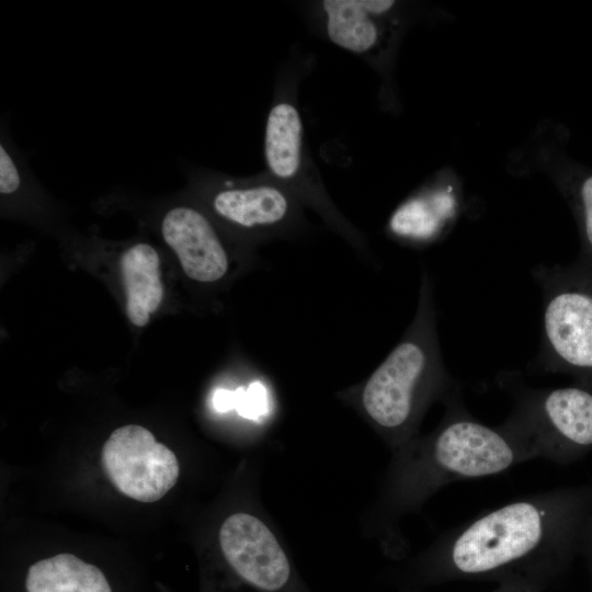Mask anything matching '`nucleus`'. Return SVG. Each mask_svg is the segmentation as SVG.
I'll return each instance as SVG.
<instances>
[{"instance_id":"2","label":"nucleus","mask_w":592,"mask_h":592,"mask_svg":"<svg viewBox=\"0 0 592 592\" xmlns=\"http://www.w3.org/2000/svg\"><path fill=\"white\" fill-rule=\"evenodd\" d=\"M446 410L428 436L401 446L388 503L401 513L456 481L500 475L536 459L525 440L505 421L487 425L469 413L459 386L444 400Z\"/></svg>"},{"instance_id":"13","label":"nucleus","mask_w":592,"mask_h":592,"mask_svg":"<svg viewBox=\"0 0 592 592\" xmlns=\"http://www.w3.org/2000/svg\"><path fill=\"white\" fill-rule=\"evenodd\" d=\"M119 266L126 291L127 316L132 323L144 327L163 296L159 254L150 244L139 242L123 252Z\"/></svg>"},{"instance_id":"1","label":"nucleus","mask_w":592,"mask_h":592,"mask_svg":"<svg viewBox=\"0 0 592 592\" xmlns=\"http://www.w3.org/2000/svg\"><path fill=\"white\" fill-rule=\"evenodd\" d=\"M573 508L559 491L512 500L445 533L423 562L434 576L544 574L569 544Z\"/></svg>"},{"instance_id":"17","label":"nucleus","mask_w":592,"mask_h":592,"mask_svg":"<svg viewBox=\"0 0 592 592\" xmlns=\"http://www.w3.org/2000/svg\"><path fill=\"white\" fill-rule=\"evenodd\" d=\"M213 403L218 412H226L235 408V391L218 388L214 392Z\"/></svg>"},{"instance_id":"15","label":"nucleus","mask_w":592,"mask_h":592,"mask_svg":"<svg viewBox=\"0 0 592 592\" xmlns=\"http://www.w3.org/2000/svg\"><path fill=\"white\" fill-rule=\"evenodd\" d=\"M22 184V169L13 151L1 141L0 146V192L2 195L15 193Z\"/></svg>"},{"instance_id":"7","label":"nucleus","mask_w":592,"mask_h":592,"mask_svg":"<svg viewBox=\"0 0 592 592\" xmlns=\"http://www.w3.org/2000/svg\"><path fill=\"white\" fill-rule=\"evenodd\" d=\"M101 460L116 489L140 502L162 499L180 474L175 454L149 430L136 424L112 432L102 447Z\"/></svg>"},{"instance_id":"8","label":"nucleus","mask_w":592,"mask_h":592,"mask_svg":"<svg viewBox=\"0 0 592 592\" xmlns=\"http://www.w3.org/2000/svg\"><path fill=\"white\" fill-rule=\"evenodd\" d=\"M161 234L191 280L213 283L227 273L226 249L210 220L197 208L180 205L169 209L162 217Z\"/></svg>"},{"instance_id":"6","label":"nucleus","mask_w":592,"mask_h":592,"mask_svg":"<svg viewBox=\"0 0 592 592\" xmlns=\"http://www.w3.org/2000/svg\"><path fill=\"white\" fill-rule=\"evenodd\" d=\"M513 409L505 420L537 458L560 460L592 446V392L584 386L528 388L509 384Z\"/></svg>"},{"instance_id":"9","label":"nucleus","mask_w":592,"mask_h":592,"mask_svg":"<svg viewBox=\"0 0 592 592\" xmlns=\"http://www.w3.org/2000/svg\"><path fill=\"white\" fill-rule=\"evenodd\" d=\"M214 213L244 230H273L294 212L291 194L273 181H224L212 195Z\"/></svg>"},{"instance_id":"11","label":"nucleus","mask_w":592,"mask_h":592,"mask_svg":"<svg viewBox=\"0 0 592 592\" xmlns=\"http://www.w3.org/2000/svg\"><path fill=\"white\" fill-rule=\"evenodd\" d=\"M455 187L441 185L403 202L389 219L390 232L409 242L425 243L441 235L458 213Z\"/></svg>"},{"instance_id":"14","label":"nucleus","mask_w":592,"mask_h":592,"mask_svg":"<svg viewBox=\"0 0 592 592\" xmlns=\"http://www.w3.org/2000/svg\"><path fill=\"white\" fill-rule=\"evenodd\" d=\"M301 117L295 105L282 101L271 109L265 124L264 158L270 173L280 182L292 183L303 168Z\"/></svg>"},{"instance_id":"18","label":"nucleus","mask_w":592,"mask_h":592,"mask_svg":"<svg viewBox=\"0 0 592 592\" xmlns=\"http://www.w3.org/2000/svg\"><path fill=\"white\" fill-rule=\"evenodd\" d=\"M512 592H516V591H512Z\"/></svg>"},{"instance_id":"5","label":"nucleus","mask_w":592,"mask_h":592,"mask_svg":"<svg viewBox=\"0 0 592 592\" xmlns=\"http://www.w3.org/2000/svg\"><path fill=\"white\" fill-rule=\"evenodd\" d=\"M218 545L221 566L208 592H308L274 533L255 515H229Z\"/></svg>"},{"instance_id":"3","label":"nucleus","mask_w":592,"mask_h":592,"mask_svg":"<svg viewBox=\"0 0 592 592\" xmlns=\"http://www.w3.org/2000/svg\"><path fill=\"white\" fill-rule=\"evenodd\" d=\"M457 387L442 360L432 284L424 275L415 317L362 386L360 405L394 446H402L411 440L431 403L444 402Z\"/></svg>"},{"instance_id":"10","label":"nucleus","mask_w":592,"mask_h":592,"mask_svg":"<svg viewBox=\"0 0 592 592\" xmlns=\"http://www.w3.org/2000/svg\"><path fill=\"white\" fill-rule=\"evenodd\" d=\"M328 37L337 46L355 54L377 48L385 35V22L396 8L387 0L322 1Z\"/></svg>"},{"instance_id":"12","label":"nucleus","mask_w":592,"mask_h":592,"mask_svg":"<svg viewBox=\"0 0 592 592\" xmlns=\"http://www.w3.org/2000/svg\"><path fill=\"white\" fill-rule=\"evenodd\" d=\"M547 162L578 227L580 252L576 262L592 267V168L570 158L560 145L548 151Z\"/></svg>"},{"instance_id":"4","label":"nucleus","mask_w":592,"mask_h":592,"mask_svg":"<svg viewBox=\"0 0 592 592\" xmlns=\"http://www.w3.org/2000/svg\"><path fill=\"white\" fill-rule=\"evenodd\" d=\"M543 295V335L536 367L592 385V269L569 265L535 267Z\"/></svg>"},{"instance_id":"16","label":"nucleus","mask_w":592,"mask_h":592,"mask_svg":"<svg viewBox=\"0 0 592 592\" xmlns=\"http://www.w3.org/2000/svg\"><path fill=\"white\" fill-rule=\"evenodd\" d=\"M265 407V390L261 384L254 383L247 390L235 391V408L244 418H255Z\"/></svg>"}]
</instances>
